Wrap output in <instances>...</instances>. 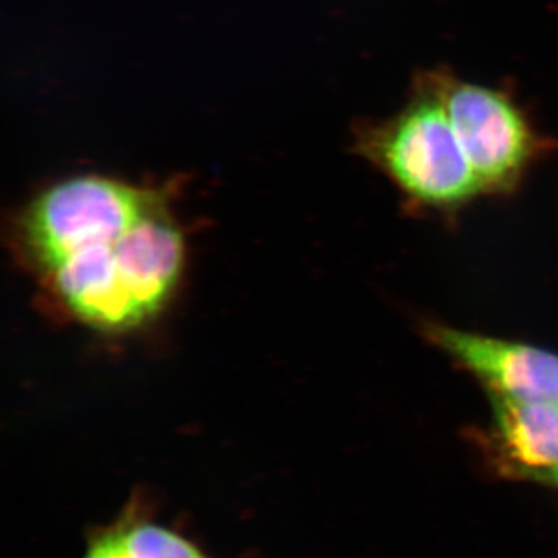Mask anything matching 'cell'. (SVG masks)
<instances>
[{
    "mask_svg": "<svg viewBox=\"0 0 558 558\" xmlns=\"http://www.w3.org/2000/svg\"><path fill=\"white\" fill-rule=\"evenodd\" d=\"M185 259V234L167 204L131 229L94 236L39 279L76 322L124 332L170 303Z\"/></svg>",
    "mask_w": 558,
    "mask_h": 558,
    "instance_id": "obj_1",
    "label": "cell"
},
{
    "mask_svg": "<svg viewBox=\"0 0 558 558\" xmlns=\"http://www.w3.org/2000/svg\"><path fill=\"white\" fill-rule=\"evenodd\" d=\"M354 149L424 204L457 205L483 191L425 70L398 113L360 124Z\"/></svg>",
    "mask_w": 558,
    "mask_h": 558,
    "instance_id": "obj_2",
    "label": "cell"
},
{
    "mask_svg": "<svg viewBox=\"0 0 558 558\" xmlns=\"http://www.w3.org/2000/svg\"><path fill=\"white\" fill-rule=\"evenodd\" d=\"M165 191L84 174L40 191L17 216L14 247L38 277L98 234L131 229L167 205Z\"/></svg>",
    "mask_w": 558,
    "mask_h": 558,
    "instance_id": "obj_3",
    "label": "cell"
},
{
    "mask_svg": "<svg viewBox=\"0 0 558 558\" xmlns=\"http://www.w3.org/2000/svg\"><path fill=\"white\" fill-rule=\"evenodd\" d=\"M484 191H509L548 142L508 87L459 78L447 68L425 70Z\"/></svg>",
    "mask_w": 558,
    "mask_h": 558,
    "instance_id": "obj_4",
    "label": "cell"
},
{
    "mask_svg": "<svg viewBox=\"0 0 558 558\" xmlns=\"http://www.w3.org/2000/svg\"><path fill=\"white\" fill-rule=\"evenodd\" d=\"M427 337L459 365L475 374L488 392L531 402L558 403L557 354L439 325L428 326Z\"/></svg>",
    "mask_w": 558,
    "mask_h": 558,
    "instance_id": "obj_5",
    "label": "cell"
},
{
    "mask_svg": "<svg viewBox=\"0 0 558 558\" xmlns=\"http://www.w3.org/2000/svg\"><path fill=\"white\" fill-rule=\"evenodd\" d=\"M81 558H213L199 543L163 521L145 495H134L109 523L92 529Z\"/></svg>",
    "mask_w": 558,
    "mask_h": 558,
    "instance_id": "obj_6",
    "label": "cell"
},
{
    "mask_svg": "<svg viewBox=\"0 0 558 558\" xmlns=\"http://www.w3.org/2000/svg\"><path fill=\"white\" fill-rule=\"evenodd\" d=\"M488 395L505 457L520 472L550 478L558 470V403Z\"/></svg>",
    "mask_w": 558,
    "mask_h": 558,
    "instance_id": "obj_7",
    "label": "cell"
},
{
    "mask_svg": "<svg viewBox=\"0 0 558 558\" xmlns=\"http://www.w3.org/2000/svg\"><path fill=\"white\" fill-rule=\"evenodd\" d=\"M550 480H553V481H554V483H556V484H557V486H558V470H557V472H556V473H554V475H553V476H550Z\"/></svg>",
    "mask_w": 558,
    "mask_h": 558,
    "instance_id": "obj_8",
    "label": "cell"
}]
</instances>
